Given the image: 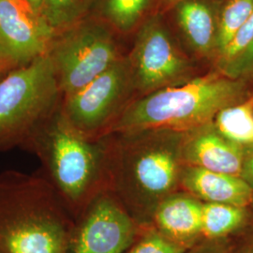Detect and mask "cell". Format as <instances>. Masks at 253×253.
Here are the masks:
<instances>
[{
    "mask_svg": "<svg viewBox=\"0 0 253 253\" xmlns=\"http://www.w3.org/2000/svg\"><path fill=\"white\" fill-rule=\"evenodd\" d=\"M89 2L90 0H46L39 15L57 36L80 21Z\"/></svg>",
    "mask_w": 253,
    "mask_h": 253,
    "instance_id": "cell-19",
    "label": "cell"
},
{
    "mask_svg": "<svg viewBox=\"0 0 253 253\" xmlns=\"http://www.w3.org/2000/svg\"><path fill=\"white\" fill-rule=\"evenodd\" d=\"M220 4L221 0H182L173 7L186 40L203 57L216 59Z\"/></svg>",
    "mask_w": 253,
    "mask_h": 253,
    "instance_id": "cell-14",
    "label": "cell"
},
{
    "mask_svg": "<svg viewBox=\"0 0 253 253\" xmlns=\"http://www.w3.org/2000/svg\"><path fill=\"white\" fill-rule=\"evenodd\" d=\"M133 220L112 190H104L83 211L73 228V253H126L134 243Z\"/></svg>",
    "mask_w": 253,
    "mask_h": 253,
    "instance_id": "cell-9",
    "label": "cell"
},
{
    "mask_svg": "<svg viewBox=\"0 0 253 253\" xmlns=\"http://www.w3.org/2000/svg\"><path fill=\"white\" fill-rule=\"evenodd\" d=\"M133 86L127 59H119L81 90L62 98L60 114L84 138L99 141L110 135Z\"/></svg>",
    "mask_w": 253,
    "mask_h": 253,
    "instance_id": "cell-7",
    "label": "cell"
},
{
    "mask_svg": "<svg viewBox=\"0 0 253 253\" xmlns=\"http://www.w3.org/2000/svg\"><path fill=\"white\" fill-rule=\"evenodd\" d=\"M54 39L49 51L62 98L81 90L121 59L106 25L79 21Z\"/></svg>",
    "mask_w": 253,
    "mask_h": 253,
    "instance_id": "cell-6",
    "label": "cell"
},
{
    "mask_svg": "<svg viewBox=\"0 0 253 253\" xmlns=\"http://www.w3.org/2000/svg\"><path fill=\"white\" fill-rule=\"evenodd\" d=\"M248 150H249V153L253 152V141H252V144L248 147Z\"/></svg>",
    "mask_w": 253,
    "mask_h": 253,
    "instance_id": "cell-30",
    "label": "cell"
},
{
    "mask_svg": "<svg viewBox=\"0 0 253 253\" xmlns=\"http://www.w3.org/2000/svg\"><path fill=\"white\" fill-rule=\"evenodd\" d=\"M27 1L32 10L39 15L41 10L42 9V7H43V5H44V3H45L46 0H27Z\"/></svg>",
    "mask_w": 253,
    "mask_h": 253,
    "instance_id": "cell-27",
    "label": "cell"
},
{
    "mask_svg": "<svg viewBox=\"0 0 253 253\" xmlns=\"http://www.w3.org/2000/svg\"><path fill=\"white\" fill-rule=\"evenodd\" d=\"M182 187L206 203L246 208L253 201V189L241 177L186 165L181 169Z\"/></svg>",
    "mask_w": 253,
    "mask_h": 253,
    "instance_id": "cell-13",
    "label": "cell"
},
{
    "mask_svg": "<svg viewBox=\"0 0 253 253\" xmlns=\"http://www.w3.org/2000/svg\"><path fill=\"white\" fill-rule=\"evenodd\" d=\"M203 205L192 195L170 194L155 208L156 229L189 250L204 239Z\"/></svg>",
    "mask_w": 253,
    "mask_h": 253,
    "instance_id": "cell-12",
    "label": "cell"
},
{
    "mask_svg": "<svg viewBox=\"0 0 253 253\" xmlns=\"http://www.w3.org/2000/svg\"><path fill=\"white\" fill-rule=\"evenodd\" d=\"M187 251V248L173 242L158 229H151L131 245L126 253H186Z\"/></svg>",
    "mask_w": 253,
    "mask_h": 253,
    "instance_id": "cell-20",
    "label": "cell"
},
{
    "mask_svg": "<svg viewBox=\"0 0 253 253\" xmlns=\"http://www.w3.org/2000/svg\"><path fill=\"white\" fill-rule=\"evenodd\" d=\"M91 141L70 126L58 110L29 139L24 150L36 155L42 174L69 212H81L109 190L107 142Z\"/></svg>",
    "mask_w": 253,
    "mask_h": 253,
    "instance_id": "cell-3",
    "label": "cell"
},
{
    "mask_svg": "<svg viewBox=\"0 0 253 253\" xmlns=\"http://www.w3.org/2000/svg\"><path fill=\"white\" fill-rule=\"evenodd\" d=\"M246 95L244 80L218 72L209 73L130 102L114 123L110 135L148 130L186 133L210 123L220 110L240 102Z\"/></svg>",
    "mask_w": 253,
    "mask_h": 253,
    "instance_id": "cell-2",
    "label": "cell"
},
{
    "mask_svg": "<svg viewBox=\"0 0 253 253\" xmlns=\"http://www.w3.org/2000/svg\"><path fill=\"white\" fill-rule=\"evenodd\" d=\"M62 93L49 54L0 79V152L23 148L60 108Z\"/></svg>",
    "mask_w": 253,
    "mask_h": 253,
    "instance_id": "cell-4",
    "label": "cell"
},
{
    "mask_svg": "<svg viewBox=\"0 0 253 253\" xmlns=\"http://www.w3.org/2000/svg\"><path fill=\"white\" fill-rule=\"evenodd\" d=\"M152 0H102L101 13L118 31L128 33L143 20Z\"/></svg>",
    "mask_w": 253,
    "mask_h": 253,
    "instance_id": "cell-18",
    "label": "cell"
},
{
    "mask_svg": "<svg viewBox=\"0 0 253 253\" xmlns=\"http://www.w3.org/2000/svg\"><path fill=\"white\" fill-rule=\"evenodd\" d=\"M253 189V152L245 157L243 168L240 175Z\"/></svg>",
    "mask_w": 253,
    "mask_h": 253,
    "instance_id": "cell-25",
    "label": "cell"
},
{
    "mask_svg": "<svg viewBox=\"0 0 253 253\" xmlns=\"http://www.w3.org/2000/svg\"><path fill=\"white\" fill-rule=\"evenodd\" d=\"M186 134L181 146L182 163L212 172L241 175L244 148L219 134L212 121Z\"/></svg>",
    "mask_w": 253,
    "mask_h": 253,
    "instance_id": "cell-11",
    "label": "cell"
},
{
    "mask_svg": "<svg viewBox=\"0 0 253 253\" xmlns=\"http://www.w3.org/2000/svg\"><path fill=\"white\" fill-rule=\"evenodd\" d=\"M253 41V12L250 18L245 22L244 25L237 31L233 41L227 46L224 52L216 59L217 69L230 62L236 57L245 49L250 45Z\"/></svg>",
    "mask_w": 253,
    "mask_h": 253,
    "instance_id": "cell-21",
    "label": "cell"
},
{
    "mask_svg": "<svg viewBox=\"0 0 253 253\" xmlns=\"http://www.w3.org/2000/svg\"><path fill=\"white\" fill-rule=\"evenodd\" d=\"M10 1H13V2H15V3H17V4H20V5L24 6V7L30 8V6H29V4L27 3V0H10ZM30 9H31V8H30Z\"/></svg>",
    "mask_w": 253,
    "mask_h": 253,
    "instance_id": "cell-29",
    "label": "cell"
},
{
    "mask_svg": "<svg viewBox=\"0 0 253 253\" xmlns=\"http://www.w3.org/2000/svg\"><path fill=\"white\" fill-rule=\"evenodd\" d=\"M15 69L17 68L9 60L0 48V79Z\"/></svg>",
    "mask_w": 253,
    "mask_h": 253,
    "instance_id": "cell-26",
    "label": "cell"
},
{
    "mask_svg": "<svg viewBox=\"0 0 253 253\" xmlns=\"http://www.w3.org/2000/svg\"><path fill=\"white\" fill-rule=\"evenodd\" d=\"M55 37L30 8L0 0V48L16 68L48 54Z\"/></svg>",
    "mask_w": 253,
    "mask_h": 253,
    "instance_id": "cell-10",
    "label": "cell"
},
{
    "mask_svg": "<svg viewBox=\"0 0 253 253\" xmlns=\"http://www.w3.org/2000/svg\"><path fill=\"white\" fill-rule=\"evenodd\" d=\"M212 123L228 141L248 149L253 141V93L240 102L220 110Z\"/></svg>",
    "mask_w": 253,
    "mask_h": 253,
    "instance_id": "cell-15",
    "label": "cell"
},
{
    "mask_svg": "<svg viewBox=\"0 0 253 253\" xmlns=\"http://www.w3.org/2000/svg\"><path fill=\"white\" fill-rule=\"evenodd\" d=\"M233 244V238L202 239L190 248L186 253H228Z\"/></svg>",
    "mask_w": 253,
    "mask_h": 253,
    "instance_id": "cell-23",
    "label": "cell"
},
{
    "mask_svg": "<svg viewBox=\"0 0 253 253\" xmlns=\"http://www.w3.org/2000/svg\"><path fill=\"white\" fill-rule=\"evenodd\" d=\"M182 0H162L161 8L163 10L173 9V7Z\"/></svg>",
    "mask_w": 253,
    "mask_h": 253,
    "instance_id": "cell-28",
    "label": "cell"
},
{
    "mask_svg": "<svg viewBox=\"0 0 253 253\" xmlns=\"http://www.w3.org/2000/svg\"><path fill=\"white\" fill-rule=\"evenodd\" d=\"M127 61L133 86L145 95L193 79L189 58L157 14L147 17L139 27Z\"/></svg>",
    "mask_w": 253,
    "mask_h": 253,
    "instance_id": "cell-8",
    "label": "cell"
},
{
    "mask_svg": "<svg viewBox=\"0 0 253 253\" xmlns=\"http://www.w3.org/2000/svg\"><path fill=\"white\" fill-rule=\"evenodd\" d=\"M68 208L40 173H0V253H67Z\"/></svg>",
    "mask_w": 253,
    "mask_h": 253,
    "instance_id": "cell-1",
    "label": "cell"
},
{
    "mask_svg": "<svg viewBox=\"0 0 253 253\" xmlns=\"http://www.w3.org/2000/svg\"><path fill=\"white\" fill-rule=\"evenodd\" d=\"M253 12V0H221L218 10L216 59L224 52Z\"/></svg>",
    "mask_w": 253,
    "mask_h": 253,
    "instance_id": "cell-17",
    "label": "cell"
},
{
    "mask_svg": "<svg viewBox=\"0 0 253 253\" xmlns=\"http://www.w3.org/2000/svg\"><path fill=\"white\" fill-rule=\"evenodd\" d=\"M248 217L246 208L206 203L203 205V238H232L244 230Z\"/></svg>",
    "mask_w": 253,
    "mask_h": 253,
    "instance_id": "cell-16",
    "label": "cell"
},
{
    "mask_svg": "<svg viewBox=\"0 0 253 253\" xmlns=\"http://www.w3.org/2000/svg\"><path fill=\"white\" fill-rule=\"evenodd\" d=\"M228 253H253V231L245 234L237 241L233 240Z\"/></svg>",
    "mask_w": 253,
    "mask_h": 253,
    "instance_id": "cell-24",
    "label": "cell"
},
{
    "mask_svg": "<svg viewBox=\"0 0 253 253\" xmlns=\"http://www.w3.org/2000/svg\"><path fill=\"white\" fill-rule=\"evenodd\" d=\"M217 70L218 73L235 80H245L253 76V41L242 53Z\"/></svg>",
    "mask_w": 253,
    "mask_h": 253,
    "instance_id": "cell-22",
    "label": "cell"
},
{
    "mask_svg": "<svg viewBox=\"0 0 253 253\" xmlns=\"http://www.w3.org/2000/svg\"><path fill=\"white\" fill-rule=\"evenodd\" d=\"M135 152L124 141L107 143L109 190L126 194L135 188L149 202H162L172 194L180 179L183 134L148 130Z\"/></svg>",
    "mask_w": 253,
    "mask_h": 253,
    "instance_id": "cell-5",
    "label": "cell"
}]
</instances>
